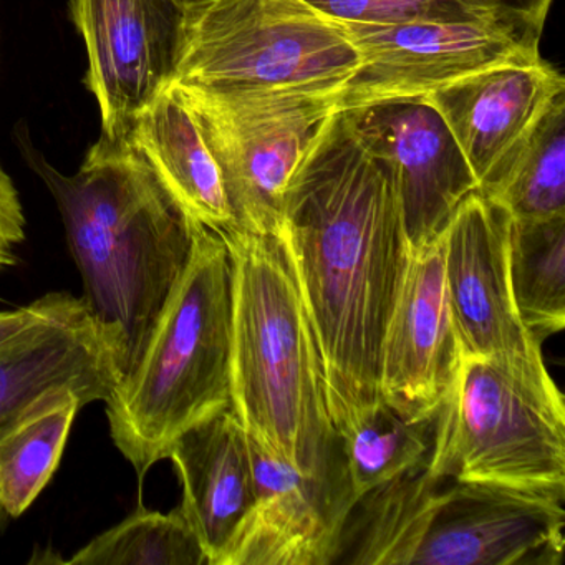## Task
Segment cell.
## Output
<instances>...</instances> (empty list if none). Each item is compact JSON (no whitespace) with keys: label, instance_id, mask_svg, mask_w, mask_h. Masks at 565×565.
I'll list each match as a JSON object with an SVG mask.
<instances>
[{"label":"cell","instance_id":"obj_19","mask_svg":"<svg viewBox=\"0 0 565 565\" xmlns=\"http://www.w3.org/2000/svg\"><path fill=\"white\" fill-rule=\"evenodd\" d=\"M481 194L511 220L565 214V92L548 102Z\"/></svg>","mask_w":565,"mask_h":565},{"label":"cell","instance_id":"obj_29","mask_svg":"<svg viewBox=\"0 0 565 565\" xmlns=\"http://www.w3.org/2000/svg\"><path fill=\"white\" fill-rule=\"evenodd\" d=\"M6 512L2 511V505H0V522H2V518H4Z\"/></svg>","mask_w":565,"mask_h":565},{"label":"cell","instance_id":"obj_17","mask_svg":"<svg viewBox=\"0 0 565 565\" xmlns=\"http://www.w3.org/2000/svg\"><path fill=\"white\" fill-rule=\"evenodd\" d=\"M167 459L180 476L181 511L196 532L210 565H216L253 504L249 436L233 409H223L181 433Z\"/></svg>","mask_w":565,"mask_h":565},{"label":"cell","instance_id":"obj_24","mask_svg":"<svg viewBox=\"0 0 565 565\" xmlns=\"http://www.w3.org/2000/svg\"><path fill=\"white\" fill-rule=\"evenodd\" d=\"M303 2L313 11L340 24L406 25L419 24V22H481L514 18L508 14L495 0H303Z\"/></svg>","mask_w":565,"mask_h":565},{"label":"cell","instance_id":"obj_12","mask_svg":"<svg viewBox=\"0 0 565 565\" xmlns=\"http://www.w3.org/2000/svg\"><path fill=\"white\" fill-rule=\"evenodd\" d=\"M342 111L363 147L392 174L409 250L438 237L458 207L479 191L439 111L423 97Z\"/></svg>","mask_w":565,"mask_h":565},{"label":"cell","instance_id":"obj_23","mask_svg":"<svg viewBox=\"0 0 565 565\" xmlns=\"http://www.w3.org/2000/svg\"><path fill=\"white\" fill-rule=\"evenodd\" d=\"M74 565H210L181 508L148 511L138 505L125 521L75 552Z\"/></svg>","mask_w":565,"mask_h":565},{"label":"cell","instance_id":"obj_11","mask_svg":"<svg viewBox=\"0 0 565 565\" xmlns=\"http://www.w3.org/2000/svg\"><path fill=\"white\" fill-rule=\"evenodd\" d=\"M511 217L472 193L446 230L445 277L461 355L547 370L542 342L524 326L509 274Z\"/></svg>","mask_w":565,"mask_h":565},{"label":"cell","instance_id":"obj_6","mask_svg":"<svg viewBox=\"0 0 565 565\" xmlns=\"http://www.w3.org/2000/svg\"><path fill=\"white\" fill-rule=\"evenodd\" d=\"M426 472L565 499V403L547 370L461 355Z\"/></svg>","mask_w":565,"mask_h":565},{"label":"cell","instance_id":"obj_25","mask_svg":"<svg viewBox=\"0 0 565 565\" xmlns=\"http://www.w3.org/2000/svg\"><path fill=\"white\" fill-rule=\"evenodd\" d=\"M24 241V210L14 183L0 167V273L18 266L15 250Z\"/></svg>","mask_w":565,"mask_h":565},{"label":"cell","instance_id":"obj_9","mask_svg":"<svg viewBox=\"0 0 565 565\" xmlns=\"http://www.w3.org/2000/svg\"><path fill=\"white\" fill-rule=\"evenodd\" d=\"M340 25L359 51L360 65L340 90L339 110L425 97L486 68L541 58L542 29L514 18Z\"/></svg>","mask_w":565,"mask_h":565},{"label":"cell","instance_id":"obj_16","mask_svg":"<svg viewBox=\"0 0 565 565\" xmlns=\"http://www.w3.org/2000/svg\"><path fill=\"white\" fill-rule=\"evenodd\" d=\"M565 81L544 58L495 65L425 95L458 141L479 193L498 177Z\"/></svg>","mask_w":565,"mask_h":565},{"label":"cell","instance_id":"obj_1","mask_svg":"<svg viewBox=\"0 0 565 565\" xmlns=\"http://www.w3.org/2000/svg\"><path fill=\"white\" fill-rule=\"evenodd\" d=\"M280 234L342 438L382 403L383 333L412 253L392 174L345 111L330 115L290 178Z\"/></svg>","mask_w":565,"mask_h":565},{"label":"cell","instance_id":"obj_10","mask_svg":"<svg viewBox=\"0 0 565 565\" xmlns=\"http://www.w3.org/2000/svg\"><path fill=\"white\" fill-rule=\"evenodd\" d=\"M72 15L87 45L85 84L100 107L102 137L128 140L173 82L186 12L177 0H72Z\"/></svg>","mask_w":565,"mask_h":565},{"label":"cell","instance_id":"obj_7","mask_svg":"<svg viewBox=\"0 0 565 565\" xmlns=\"http://www.w3.org/2000/svg\"><path fill=\"white\" fill-rule=\"evenodd\" d=\"M360 54L303 0H217L184 15L174 85L217 94H340Z\"/></svg>","mask_w":565,"mask_h":565},{"label":"cell","instance_id":"obj_28","mask_svg":"<svg viewBox=\"0 0 565 565\" xmlns=\"http://www.w3.org/2000/svg\"><path fill=\"white\" fill-rule=\"evenodd\" d=\"M178 4L184 9V12L194 11V9L206 8V6L214 4L217 0H177Z\"/></svg>","mask_w":565,"mask_h":565},{"label":"cell","instance_id":"obj_27","mask_svg":"<svg viewBox=\"0 0 565 565\" xmlns=\"http://www.w3.org/2000/svg\"><path fill=\"white\" fill-rule=\"evenodd\" d=\"M508 14L529 22L535 28H544L552 0H495Z\"/></svg>","mask_w":565,"mask_h":565},{"label":"cell","instance_id":"obj_2","mask_svg":"<svg viewBox=\"0 0 565 565\" xmlns=\"http://www.w3.org/2000/svg\"><path fill=\"white\" fill-rule=\"evenodd\" d=\"M231 409L267 455L352 509L322 360L282 234L231 227Z\"/></svg>","mask_w":565,"mask_h":565},{"label":"cell","instance_id":"obj_22","mask_svg":"<svg viewBox=\"0 0 565 565\" xmlns=\"http://www.w3.org/2000/svg\"><path fill=\"white\" fill-rule=\"evenodd\" d=\"M433 423L403 418L385 403L342 438L353 504L366 492L428 461Z\"/></svg>","mask_w":565,"mask_h":565},{"label":"cell","instance_id":"obj_15","mask_svg":"<svg viewBox=\"0 0 565 565\" xmlns=\"http://www.w3.org/2000/svg\"><path fill=\"white\" fill-rule=\"evenodd\" d=\"M250 441L254 499L216 565H330L350 508Z\"/></svg>","mask_w":565,"mask_h":565},{"label":"cell","instance_id":"obj_26","mask_svg":"<svg viewBox=\"0 0 565 565\" xmlns=\"http://www.w3.org/2000/svg\"><path fill=\"white\" fill-rule=\"evenodd\" d=\"M71 296L72 294L68 292H52L35 300L31 306L15 310H2L0 312V345H4L19 333L25 332L35 323L44 320L45 317L54 313L55 310L61 309Z\"/></svg>","mask_w":565,"mask_h":565},{"label":"cell","instance_id":"obj_8","mask_svg":"<svg viewBox=\"0 0 565 565\" xmlns=\"http://www.w3.org/2000/svg\"><path fill=\"white\" fill-rule=\"evenodd\" d=\"M173 85L193 111L216 160L234 227L280 234L290 178L339 94H217Z\"/></svg>","mask_w":565,"mask_h":565},{"label":"cell","instance_id":"obj_4","mask_svg":"<svg viewBox=\"0 0 565 565\" xmlns=\"http://www.w3.org/2000/svg\"><path fill=\"white\" fill-rule=\"evenodd\" d=\"M564 525L561 499L433 478L423 465L352 505L333 564L561 565Z\"/></svg>","mask_w":565,"mask_h":565},{"label":"cell","instance_id":"obj_5","mask_svg":"<svg viewBox=\"0 0 565 565\" xmlns=\"http://www.w3.org/2000/svg\"><path fill=\"white\" fill-rule=\"evenodd\" d=\"M231 323L226 241L193 223L186 269L137 369L105 403L111 439L140 481L181 433L231 408Z\"/></svg>","mask_w":565,"mask_h":565},{"label":"cell","instance_id":"obj_21","mask_svg":"<svg viewBox=\"0 0 565 565\" xmlns=\"http://www.w3.org/2000/svg\"><path fill=\"white\" fill-rule=\"evenodd\" d=\"M84 406L75 393H57L0 438V505L6 514L19 518L44 491Z\"/></svg>","mask_w":565,"mask_h":565},{"label":"cell","instance_id":"obj_20","mask_svg":"<svg viewBox=\"0 0 565 565\" xmlns=\"http://www.w3.org/2000/svg\"><path fill=\"white\" fill-rule=\"evenodd\" d=\"M509 274L515 307L539 342L565 327V214L511 220Z\"/></svg>","mask_w":565,"mask_h":565},{"label":"cell","instance_id":"obj_3","mask_svg":"<svg viewBox=\"0 0 565 565\" xmlns=\"http://www.w3.org/2000/svg\"><path fill=\"white\" fill-rule=\"evenodd\" d=\"M38 170L61 210L85 303L120 340L124 383L186 269L193 223L130 138L102 137L74 177L44 160Z\"/></svg>","mask_w":565,"mask_h":565},{"label":"cell","instance_id":"obj_13","mask_svg":"<svg viewBox=\"0 0 565 565\" xmlns=\"http://www.w3.org/2000/svg\"><path fill=\"white\" fill-rule=\"evenodd\" d=\"M461 350L445 277L443 233L409 253L383 333L382 402L412 422H431L459 369Z\"/></svg>","mask_w":565,"mask_h":565},{"label":"cell","instance_id":"obj_14","mask_svg":"<svg viewBox=\"0 0 565 565\" xmlns=\"http://www.w3.org/2000/svg\"><path fill=\"white\" fill-rule=\"evenodd\" d=\"M124 379L120 340L88 310L84 297L67 302L0 345V438L57 393L85 406L114 396Z\"/></svg>","mask_w":565,"mask_h":565},{"label":"cell","instance_id":"obj_18","mask_svg":"<svg viewBox=\"0 0 565 565\" xmlns=\"http://www.w3.org/2000/svg\"><path fill=\"white\" fill-rule=\"evenodd\" d=\"M130 140L188 220L214 233L234 227L220 168L173 85L138 117Z\"/></svg>","mask_w":565,"mask_h":565}]
</instances>
